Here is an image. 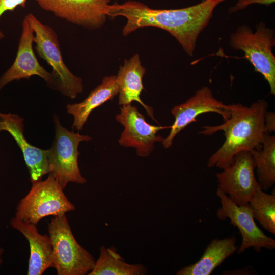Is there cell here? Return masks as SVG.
I'll return each mask as SVG.
<instances>
[{
    "label": "cell",
    "instance_id": "cell-1",
    "mask_svg": "<svg viewBox=\"0 0 275 275\" xmlns=\"http://www.w3.org/2000/svg\"><path fill=\"white\" fill-rule=\"evenodd\" d=\"M226 0H204L197 5L177 9H155L135 1L109 5L107 15L125 17L127 22L122 30L127 36L144 27L158 28L176 39L185 52L193 56L198 37L208 25L214 9Z\"/></svg>",
    "mask_w": 275,
    "mask_h": 275
},
{
    "label": "cell",
    "instance_id": "cell-2",
    "mask_svg": "<svg viewBox=\"0 0 275 275\" xmlns=\"http://www.w3.org/2000/svg\"><path fill=\"white\" fill-rule=\"evenodd\" d=\"M230 116L218 125H206L199 133L211 135L219 131L223 132L225 140L221 147L209 157L207 166L221 169L229 166L234 157L242 151H251L262 148L266 133L264 117L268 105L260 99L250 106L241 103L229 104Z\"/></svg>",
    "mask_w": 275,
    "mask_h": 275
},
{
    "label": "cell",
    "instance_id": "cell-3",
    "mask_svg": "<svg viewBox=\"0 0 275 275\" xmlns=\"http://www.w3.org/2000/svg\"><path fill=\"white\" fill-rule=\"evenodd\" d=\"M253 32L249 26H239L230 37L229 44L237 50H241L254 67L268 82L270 93L275 94V57L272 49L275 45L273 30L260 22Z\"/></svg>",
    "mask_w": 275,
    "mask_h": 275
},
{
    "label": "cell",
    "instance_id": "cell-4",
    "mask_svg": "<svg viewBox=\"0 0 275 275\" xmlns=\"http://www.w3.org/2000/svg\"><path fill=\"white\" fill-rule=\"evenodd\" d=\"M47 230L58 275H85L93 269L95 258L77 242L65 214L54 216Z\"/></svg>",
    "mask_w": 275,
    "mask_h": 275
},
{
    "label": "cell",
    "instance_id": "cell-5",
    "mask_svg": "<svg viewBox=\"0 0 275 275\" xmlns=\"http://www.w3.org/2000/svg\"><path fill=\"white\" fill-rule=\"evenodd\" d=\"M25 16L34 31L37 53L52 68L51 73L56 79V90L66 97L75 98L83 92L82 79L73 74L65 64L56 31L42 23L31 13Z\"/></svg>",
    "mask_w": 275,
    "mask_h": 275
},
{
    "label": "cell",
    "instance_id": "cell-6",
    "mask_svg": "<svg viewBox=\"0 0 275 275\" xmlns=\"http://www.w3.org/2000/svg\"><path fill=\"white\" fill-rule=\"evenodd\" d=\"M29 192L16 208L15 217L37 225L44 217L58 216L75 209L52 174L47 178L34 182Z\"/></svg>",
    "mask_w": 275,
    "mask_h": 275
},
{
    "label": "cell",
    "instance_id": "cell-7",
    "mask_svg": "<svg viewBox=\"0 0 275 275\" xmlns=\"http://www.w3.org/2000/svg\"><path fill=\"white\" fill-rule=\"evenodd\" d=\"M55 137L48 157L51 174L64 189L69 182L83 184L86 179L81 175L78 163L79 143L92 139L89 135L69 131L62 126L59 118L54 117Z\"/></svg>",
    "mask_w": 275,
    "mask_h": 275
},
{
    "label": "cell",
    "instance_id": "cell-8",
    "mask_svg": "<svg viewBox=\"0 0 275 275\" xmlns=\"http://www.w3.org/2000/svg\"><path fill=\"white\" fill-rule=\"evenodd\" d=\"M216 194L221 204L216 212L217 217L221 221L230 219V224L238 228L242 236L241 243L237 250L238 254L251 248L258 253L262 248L269 250L275 248V240L258 227L248 204H235L218 188Z\"/></svg>",
    "mask_w": 275,
    "mask_h": 275
},
{
    "label": "cell",
    "instance_id": "cell-9",
    "mask_svg": "<svg viewBox=\"0 0 275 275\" xmlns=\"http://www.w3.org/2000/svg\"><path fill=\"white\" fill-rule=\"evenodd\" d=\"M255 164L251 151H242L233 162L216 173L218 188L238 205H245L259 186L255 175Z\"/></svg>",
    "mask_w": 275,
    "mask_h": 275
},
{
    "label": "cell",
    "instance_id": "cell-10",
    "mask_svg": "<svg viewBox=\"0 0 275 275\" xmlns=\"http://www.w3.org/2000/svg\"><path fill=\"white\" fill-rule=\"evenodd\" d=\"M116 119L124 127L118 140L119 144L125 147H133L137 155L147 157L153 151L154 144L162 142L163 138L157 133L161 130L170 128L171 126H155L149 124L145 117L135 106L131 104L122 105Z\"/></svg>",
    "mask_w": 275,
    "mask_h": 275
},
{
    "label": "cell",
    "instance_id": "cell-11",
    "mask_svg": "<svg viewBox=\"0 0 275 275\" xmlns=\"http://www.w3.org/2000/svg\"><path fill=\"white\" fill-rule=\"evenodd\" d=\"M43 10L56 17L89 30L105 23L110 0H35Z\"/></svg>",
    "mask_w": 275,
    "mask_h": 275
},
{
    "label": "cell",
    "instance_id": "cell-12",
    "mask_svg": "<svg viewBox=\"0 0 275 275\" xmlns=\"http://www.w3.org/2000/svg\"><path fill=\"white\" fill-rule=\"evenodd\" d=\"M171 113L175 120L168 136L161 142L166 149L170 148L176 136L186 126L197 122V117L202 114L215 113L220 115L224 121L230 116V106L216 99L209 87L198 89L184 102L174 106Z\"/></svg>",
    "mask_w": 275,
    "mask_h": 275
},
{
    "label": "cell",
    "instance_id": "cell-13",
    "mask_svg": "<svg viewBox=\"0 0 275 275\" xmlns=\"http://www.w3.org/2000/svg\"><path fill=\"white\" fill-rule=\"evenodd\" d=\"M34 31L25 16L22 22V31L15 59L10 67L0 77V91L7 84L21 79H29L38 76L52 88L56 90V79L52 73L41 66L36 58L33 48Z\"/></svg>",
    "mask_w": 275,
    "mask_h": 275
},
{
    "label": "cell",
    "instance_id": "cell-14",
    "mask_svg": "<svg viewBox=\"0 0 275 275\" xmlns=\"http://www.w3.org/2000/svg\"><path fill=\"white\" fill-rule=\"evenodd\" d=\"M23 120L17 115L0 113L3 130L8 131L21 149L28 168L32 183L42 180L50 172L48 150L37 148L30 144L23 134Z\"/></svg>",
    "mask_w": 275,
    "mask_h": 275
},
{
    "label": "cell",
    "instance_id": "cell-15",
    "mask_svg": "<svg viewBox=\"0 0 275 275\" xmlns=\"http://www.w3.org/2000/svg\"><path fill=\"white\" fill-rule=\"evenodd\" d=\"M11 226L28 240L30 246L28 275H41L53 267L52 242L48 235L38 232L36 225L22 221L16 217L10 222Z\"/></svg>",
    "mask_w": 275,
    "mask_h": 275
},
{
    "label": "cell",
    "instance_id": "cell-16",
    "mask_svg": "<svg viewBox=\"0 0 275 275\" xmlns=\"http://www.w3.org/2000/svg\"><path fill=\"white\" fill-rule=\"evenodd\" d=\"M146 68L142 65L140 56L136 54L129 59H125L123 65L119 67L117 76L119 86L118 104L124 105L136 101L142 105L147 114L159 124L154 115L153 108L145 104L141 99V94L144 89L143 78Z\"/></svg>",
    "mask_w": 275,
    "mask_h": 275
},
{
    "label": "cell",
    "instance_id": "cell-17",
    "mask_svg": "<svg viewBox=\"0 0 275 275\" xmlns=\"http://www.w3.org/2000/svg\"><path fill=\"white\" fill-rule=\"evenodd\" d=\"M118 93L117 76H107L103 78L101 83L82 102L67 104V112L74 117L72 129L81 131L92 111L113 99Z\"/></svg>",
    "mask_w": 275,
    "mask_h": 275
},
{
    "label": "cell",
    "instance_id": "cell-18",
    "mask_svg": "<svg viewBox=\"0 0 275 275\" xmlns=\"http://www.w3.org/2000/svg\"><path fill=\"white\" fill-rule=\"evenodd\" d=\"M238 248L235 236L224 239H214L197 262L181 268L176 274L209 275L227 258L236 252Z\"/></svg>",
    "mask_w": 275,
    "mask_h": 275
},
{
    "label": "cell",
    "instance_id": "cell-19",
    "mask_svg": "<svg viewBox=\"0 0 275 275\" xmlns=\"http://www.w3.org/2000/svg\"><path fill=\"white\" fill-rule=\"evenodd\" d=\"M147 270L142 264L127 263L114 248H100L99 257L88 275H143Z\"/></svg>",
    "mask_w": 275,
    "mask_h": 275
},
{
    "label": "cell",
    "instance_id": "cell-20",
    "mask_svg": "<svg viewBox=\"0 0 275 275\" xmlns=\"http://www.w3.org/2000/svg\"><path fill=\"white\" fill-rule=\"evenodd\" d=\"M255 162L257 182L266 191L275 183V136L265 133L260 149L251 151Z\"/></svg>",
    "mask_w": 275,
    "mask_h": 275
},
{
    "label": "cell",
    "instance_id": "cell-21",
    "mask_svg": "<svg viewBox=\"0 0 275 275\" xmlns=\"http://www.w3.org/2000/svg\"><path fill=\"white\" fill-rule=\"evenodd\" d=\"M253 217L267 231L275 234V195L258 187L248 204Z\"/></svg>",
    "mask_w": 275,
    "mask_h": 275
},
{
    "label": "cell",
    "instance_id": "cell-22",
    "mask_svg": "<svg viewBox=\"0 0 275 275\" xmlns=\"http://www.w3.org/2000/svg\"><path fill=\"white\" fill-rule=\"evenodd\" d=\"M26 0H0V19L4 13L12 11L18 6L25 7ZM4 34L0 28V40L3 39Z\"/></svg>",
    "mask_w": 275,
    "mask_h": 275
},
{
    "label": "cell",
    "instance_id": "cell-23",
    "mask_svg": "<svg viewBox=\"0 0 275 275\" xmlns=\"http://www.w3.org/2000/svg\"><path fill=\"white\" fill-rule=\"evenodd\" d=\"M275 0H237V3L229 9V13L241 10L251 4H259L269 6L274 3Z\"/></svg>",
    "mask_w": 275,
    "mask_h": 275
},
{
    "label": "cell",
    "instance_id": "cell-24",
    "mask_svg": "<svg viewBox=\"0 0 275 275\" xmlns=\"http://www.w3.org/2000/svg\"><path fill=\"white\" fill-rule=\"evenodd\" d=\"M266 133L270 134L275 131V114L273 112H266L264 117Z\"/></svg>",
    "mask_w": 275,
    "mask_h": 275
},
{
    "label": "cell",
    "instance_id": "cell-25",
    "mask_svg": "<svg viewBox=\"0 0 275 275\" xmlns=\"http://www.w3.org/2000/svg\"><path fill=\"white\" fill-rule=\"evenodd\" d=\"M249 267L241 269L240 270L238 269L239 272H232L231 271H227L226 272H229V274H249V273H251L252 271L253 270L252 268L249 269ZM228 273L227 274H229Z\"/></svg>",
    "mask_w": 275,
    "mask_h": 275
},
{
    "label": "cell",
    "instance_id": "cell-26",
    "mask_svg": "<svg viewBox=\"0 0 275 275\" xmlns=\"http://www.w3.org/2000/svg\"><path fill=\"white\" fill-rule=\"evenodd\" d=\"M3 252H4V250L2 248H0V265L2 263V258H1V255H2Z\"/></svg>",
    "mask_w": 275,
    "mask_h": 275
},
{
    "label": "cell",
    "instance_id": "cell-27",
    "mask_svg": "<svg viewBox=\"0 0 275 275\" xmlns=\"http://www.w3.org/2000/svg\"><path fill=\"white\" fill-rule=\"evenodd\" d=\"M2 130H2V127L1 125L0 124V131H2Z\"/></svg>",
    "mask_w": 275,
    "mask_h": 275
},
{
    "label": "cell",
    "instance_id": "cell-28",
    "mask_svg": "<svg viewBox=\"0 0 275 275\" xmlns=\"http://www.w3.org/2000/svg\"><path fill=\"white\" fill-rule=\"evenodd\" d=\"M202 1H204V0H202Z\"/></svg>",
    "mask_w": 275,
    "mask_h": 275
}]
</instances>
